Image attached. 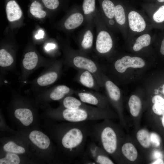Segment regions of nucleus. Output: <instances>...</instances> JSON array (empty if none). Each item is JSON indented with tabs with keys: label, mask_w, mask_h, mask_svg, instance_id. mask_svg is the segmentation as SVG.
<instances>
[{
	"label": "nucleus",
	"mask_w": 164,
	"mask_h": 164,
	"mask_svg": "<svg viewBox=\"0 0 164 164\" xmlns=\"http://www.w3.org/2000/svg\"><path fill=\"white\" fill-rule=\"evenodd\" d=\"M107 121L91 124L89 137L107 154L114 155L117 151L118 135L115 128Z\"/></svg>",
	"instance_id": "obj_1"
},
{
	"label": "nucleus",
	"mask_w": 164,
	"mask_h": 164,
	"mask_svg": "<svg viewBox=\"0 0 164 164\" xmlns=\"http://www.w3.org/2000/svg\"><path fill=\"white\" fill-rule=\"evenodd\" d=\"M111 115L105 109L92 106L86 108L70 109L64 108L61 111L62 117L72 122L106 119L112 117Z\"/></svg>",
	"instance_id": "obj_2"
},
{
	"label": "nucleus",
	"mask_w": 164,
	"mask_h": 164,
	"mask_svg": "<svg viewBox=\"0 0 164 164\" xmlns=\"http://www.w3.org/2000/svg\"><path fill=\"white\" fill-rule=\"evenodd\" d=\"M70 65L78 70H87L92 73L100 87L104 85V77L99 66L92 60L82 55L74 54L69 61Z\"/></svg>",
	"instance_id": "obj_3"
},
{
	"label": "nucleus",
	"mask_w": 164,
	"mask_h": 164,
	"mask_svg": "<svg viewBox=\"0 0 164 164\" xmlns=\"http://www.w3.org/2000/svg\"><path fill=\"white\" fill-rule=\"evenodd\" d=\"M84 153L96 164H113L114 163L101 147L92 141L87 143Z\"/></svg>",
	"instance_id": "obj_4"
},
{
	"label": "nucleus",
	"mask_w": 164,
	"mask_h": 164,
	"mask_svg": "<svg viewBox=\"0 0 164 164\" xmlns=\"http://www.w3.org/2000/svg\"><path fill=\"white\" fill-rule=\"evenodd\" d=\"M83 102L97 108L104 109L106 101L104 97L99 93L93 91L79 90L74 93Z\"/></svg>",
	"instance_id": "obj_5"
},
{
	"label": "nucleus",
	"mask_w": 164,
	"mask_h": 164,
	"mask_svg": "<svg viewBox=\"0 0 164 164\" xmlns=\"http://www.w3.org/2000/svg\"><path fill=\"white\" fill-rule=\"evenodd\" d=\"M145 65V62L142 58L138 57H131L127 56L116 60L114 67L116 71L122 73L128 68H141L144 67Z\"/></svg>",
	"instance_id": "obj_6"
},
{
	"label": "nucleus",
	"mask_w": 164,
	"mask_h": 164,
	"mask_svg": "<svg viewBox=\"0 0 164 164\" xmlns=\"http://www.w3.org/2000/svg\"><path fill=\"white\" fill-rule=\"evenodd\" d=\"M75 79L78 83L87 88L98 91L100 87L93 74L85 70H78Z\"/></svg>",
	"instance_id": "obj_7"
},
{
	"label": "nucleus",
	"mask_w": 164,
	"mask_h": 164,
	"mask_svg": "<svg viewBox=\"0 0 164 164\" xmlns=\"http://www.w3.org/2000/svg\"><path fill=\"white\" fill-rule=\"evenodd\" d=\"M113 41L109 34L104 31L98 33L96 43V49L99 53L104 54L107 53L111 49Z\"/></svg>",
	"instance_id": "obj_8"
},
{
	"label": "nucleus",
	"mask_w": 164,
	"mask_h": 164,
	"mask_svg": "<svg viewBox=\"0 0 164 164\" xmlns=\"http://www.w3.org/2000/svg\"><path fill=\"white\" fill-rule=\"evenodd\" d=\"M128 19L130 28L132 31L140 32L145 29V21L137 12L134 11L130 12L128 15Z\"/></svg>",
	"instance_id": "obj_9"
},
{
	"label": "nucleus",
	"mask_w": 164,
	"mask_h": 164,
	"mask_svg": "<svg viewBox=\"0 0 164 164\" xmlns=\"http://www.w3.org/2000/svg\"><path fill=\"white\" fill-rule=\"evenodd\" d=\"M30 140L36 146L42 149H46L49 146L50 141L49 138L41 132L34 130L29 135Z\"/></svg>",
	"instance_id": "obj_10"
},
{
	"label": "nucleus",
	"mask_w": 164,
	"mask_h": 164,
	"mask_svg": "<svg viewBox=\"0 0 164 164\" xmlns=\"http://www.w3.org/2000/svg\"><path fill=\"white\" fill-rule=\"evenodd\" d=\"M6 10L7 19L10 22L19 19L22 15L20 8L14 0L10 1L7 3Z\"/></svg>",
	"instance_id": "obj_11"
},
{
	"label": "nucleus",
	"mask_w": 164,
	"mask_h": 164,
	"mask_svg": "<svg viewBox=\"0 0 164 164\" xmlns=\"http://www.w3.org/2000/svg\"><path fill=\"white\" fill-rule=\"evenodd\" d=\"M75 91L65 85H59L56 87L50 93V98L53 101H58L70 95Z\"/></svg>",
	"instance_id": "obj_12"
},
{
	"label": "nucleus",
	"mask_w": 164,
	"mask_h": 164,
	"mask_svg": "<svg viewBox=\"0 0 164 164\" xmlns=\"http://www.w3.org/2000/svg\"><path fill=\"white\" fill-rule=\"evenodd\" d=\"M104 85L111 101L114 104L118 102L121 98V93L118 87L109 80L104 81Z\"/></svg>",
	"instance_id": "obj_13"
},
{
	"label": "nucleus",
	"mask_w": 164,
	"mask_h": 164,
	"mask_svg": "<svg viewBox=\"0 0 164 164\" xmlns=\"http://www.w3.org/2000/svg\"><path fill=\"white\" fill-rule=\"evenodd\" d=\"M62 104L64 108L70 109L86 108L91 106L83 102L80 100L70 95L64 98Z\"/></svg>",
	"instance_id": "obj_14"
},
{
	"label": "nucleus",
	"mask_w": 164,
	"mask_h": 164,
	"mask_svg": "<svg viewBox=\"0 0 164 164\" xmlns=\"http://www.w3.org/2000/svg\"><path fill=\"white\" fill-rule=\"evenodd\" d=\"M16 118L24 125L28 126L32 122L33 115L32 111L27 108H19L14 112Z\"/></svg>",
	"instance_id": "obj_15"
},
{
	"label": "nucleus",
	"mask_w": 164,
	"mask_h": 164,
	"mask_svg": "<svg viewBox=\"0 0 164 164\" xmlns=\"http://www.w3.org/2000/svg\"><path fill=\"white\" fill-rule=\"evenodd\" d=\"M83 20L84 17L81 13H74L66 20L64 23V26L67 29H73L79 26Z\"/></svg>",
	"instance_id": "obj_16"
},
{
	"label": "nucleus",
	"mask_w": 164,
	"mask_h": 164,
	"mask_svg": "<svg viewBox=\"0 0 164 164\" xmlns=\"http://www.w3.org/2000/svg\"><path fill=\"white\" fill-rule=\"evenodd\" d=\"M123 155L128 160L133 162L137 158L138 153L134 145L130 143L123 144L121 148Z\"/></svg>",
	"instance_id": "obj_17"
},
{
	"label": "nucleus",
	"mask_w": 164,
	"mask_h": 164,
	"mask_svg": "<svg viewBox=\"0 0 164 164\" xmlns=\"http://www.w3.org/2000/svg\"><path fill=\"white\" fill-rule=\"evenodd\" d=\"M38 56L35 52H30L26 53L22 61L24 68L27 70H31L36 66Z\"/></svg>",
	"instance_id": "obj_18"
},
{
	"label": "nucleus",
	"mask_w": 164,
	"mask_h": 164,
	"mask_svg": "<svg viewBox=\"0 0 164 164\" xmlns=\"http://www.w3.org/2000/svg\"><path fill=\"white\" fill-rule=\"evenodd\" d=\"M58 77V71H51L39 77L37 79V83L39 85L42 86L50 85L55 82Z\"/></svg>",
	"instance_id": "obj_19"
},
{
	"label": "nucleus",
	"mask_w": 164,
	"mask_h": 164,
	"mask_svg": "<svg viewBox=\"0 0 164 164\" xmlns=\"http://www.w3.org/2000/svg\"><path fill=\"white\" fill-rule=\"evenodd\" d=\"M128 104L132 115L134 117L138 116L142 107L141 101L140 98L136 95H132L129 99Z\"/></svg>",
	"instance_id": "obj_20"
},
{
	"label": "nucleus",
	"mask_w": 164,
	"mask_h": 164,
	"mask_svg": "<svg viewBox=\"0 0 164 164\" xmlns=\"http://www.w3.org/2000/svg\"><path fill=\"white\" fill-rule=\"evenodd\" d=\"M137 139L140 144L144 148H149L151 145L150 134L146 130L141 129L136 134Z\"/></svg>",
	"instance_id": "obj_21"
},
{
	"label": "nucleus",
	"mask_w": 164,
	"mask_h": 164,
	"mask_svg": "<svg viewBox=\"0 0 164 164\" xmlns=\"http://www.w3.org/2000/svg\"><path fill=\"white\" fill-rule=\"evenodd\" d=\"M154 104L152 109L154 112L159 115H163L164 114V99L161 96L156 95L152 99Z\"/></svg>",
	"instance_id": "obj_22"
},
{
	"label": "nucleus",
	"mask_w": 164,
	"mask_h": 164,
	"mask_svg": "<svg viewBox=\"0 0 164 164\" xmlns=\"http://www.w3.org/2000/svg\"><path fill=\"white\" fill-rule=\"evenodd\" d=\"M151 42V36L148 34H143L136 40L133 46V50L135 51L141 50L143 47L148 46Z\"/></svg>",
	"instance_id": "obj_23"
},
{
	"label": "nucleus",
	"mask_w": 164,
	"mask_h": 164,
	"mask_svg": "<svg viewBox=\"0 0 164 164\" xmlns=\"http://www.w3.org/2000/svg\"><path fill=\"white\" fill-rule=\"evenodd\" d=\"M30 11L34 16L38 18H43L46 15V12L42 9L41 4L36 1H34L31 4Z\"/></svg>",
	"instance_id": "obj_24"
},
{
	"label": "nucleus",
	"mask_w": 164,
	"mask_h": 164,
	"mask_svg": "<svg viewBox=\"0 0 164 164\" xmlns=\"http://www.w3.org/2000/svg\"><path fill=\"white\" fill-rule=\"evenodd\" d=\"M13 62L11 55L4 49L0 50V65L2 67H6L11 65Z\"/></svg>",
	"instance_id": "obj_25"
},
{
	"label": "nucleus",
	"mask_w": 164,
	"mask_h": 164,
	"mask_svg": "<svg viewBox=\"0 0 164 164\" xmlns=\"http://www.w3.org/2000/svg\"><path fill=\"white\" fill-rule=\"evenodd\" d=\"M102 7L104 13L108 18L112 19L113 18L115 7L111 1L109 0H104L102 3Z\"/></svg>",
	"instance_id": "obj_26"
},
{
	"label": "nucleus",
	"mask_w": 164,
	"mask_h": 164,
	"mask_svg": "<svg viewBox=\"0 0 164 164\" xmlns=\"http://www.w3.org/2000/svg\"><path fill=\"white\" fill-rule=\"evenodd\" d=\"M3 149L6 152L17 154L23 153L25 151L23 147L17 145L12 141L9 142L5 144Z\"/></svg>",
	"instance_id": "obj_27"
},
{
	"label": "nucleus",
	"mask_w": 164,
	"mask_h": 164,
	"mask_svg": "<svg viewBox=\"0 0 164 164\" xmlns=\"http://www.w3.org/2000/svg\"><path fill=\"white\" fill-rule=\"evenodd\" d=\"M93 43V35L90 30L86 32L84 34L81 45L84 50H87L92 46Z\"/></svg>",
	"instance_id": "obj_28"
},
{
	"label": "nucleus",
	"mask_w": 164,
	"mask_h": 164,
	"mask_svg": "<svg viewBox=\"0 0 164 164\" xmlns=\"http://www.w3.org/2000/svg\"><path fill=\"white\" fill-rule=\"evenodd\" d=\"M20 159L19 157L14 153L9 152L5 157L0 159V164H18Z\"/></svg>",
	"instance_id": "obj_29"
},
{
	"label": "nucleus",
	"mask_w": 164,
	"mask_h": 164,
	"mask_svg": "<svg viewBox=\"0 0 164 164\" xmlns=\"http://www.w3.org/2000/svg\"><path fill=\"white\" fill-rule=\"evenodd\" d=\"M114 16L116 22L120 25L124 24L125 21L124 9L121 5H118L115 7Z\"/></svg>",
	"instance_id": "obj_30"
},
{
	"label": "nucleus",
	"mask_w": 164,
	"mask_h": 164,
	"mask_svg": "<svg viewBox=\"0 0 164 164\" xmlns=\"http://www.w3.org/2000/svg\"><path fill=\"white\" fill-rule=\"evenodd\" d=\"M82 8L85 15L93 12L95 8V0H84Z\"/></svg>",
	"instance_id": "obj_31"
},
{
	"label": "nucleus",
	"mask_w": 164,
	"mask_h": 164,
	"mask_svg": "<svg viewBox=\"0 0 164 164\" xmlns=\"http://www.w3.org/2000/svg\"><path fill=\"white\" fill-rule=\"evenodd\" d=\"M154 20L157 23L164 21V5L161 6L153 15Z\"/></svg>",
	"instance_id": "obj_32"
},
{
	"label": "nucleus",
	"mask_w": 164,
	"mask_h": 164,
	"mask_svg": "<svg viewBox=\"0 0 164 164\" xmlns=\"http://www.w3.org/2000/svg\"><path fill=\"white\" fill-rule=\"evenodd\" d=\"M45 6L50 9L57 8L59 4L58 0H42Z\"/></svg>",
	"instance_id": "obj_33"
},
{
	"label": "nucleus",
	"mask_w": 164,
	"mask_h": 164,
	"mask_svg": "<svg viewBox=\"0 0 164 164\" xmlns=\"http://www.w3.org/2000/svg\"><path fill=\"white\" fill-rule=\"evenodd\" d=\"M151 143L155 147L159 146L160 144V139L159 136L156 133H152L150 134Z\"/></svg>",
	"instance_id": "obj_34"
},
{
	"label": "nucleus",
	"mask_w": 164,
	"mask_h": 164,
	"mask_svg": "<svg viewBox=\"0 0 164 164\" xmlns=\"http://www.w3.org/2000/svg\"><path fill=\"white\" fill-rule=\"evenodd\" d=\"M56 47V45L55 44L53 43H48L46 44L45 47V49L46 51H49L55 48Z\"/></svg>",
	"instance_id": "obj_35"
},
{
	"label": "nucleus",
	"mask_w": 164,
	"mask_h": 164,
	"mask_svg": "<svg viewBox=\"0 0 164 164\" xmlns=\"http://www.w3.org/2000/svg\"><path fill=\"white\" fill-rule=\"evenodd\" d=\"M44 36V32L43 30H39L38 31V34L35 36V38L36 39H43Z\"/></svg>",
	"instance_id": "obj_36"
},
{
	"label": "nucleus",
	"mask_w": 164,
	"mask_h": 164,
	"mask_svg": "<svg viewBox=\"0 0 164 164\" xmlns=\"http://www.w3.org/2000/svg\"><path fill=\"white\" fill-rule=\"evenodd\" d=\"M152 164H163L164 162L163 160L160 158L158 159L157 160L152 162Z\"/></svg>",
	"instance_id": "obj_37"
},
{
	"label": "nucleus",
	"mask_w": 164,
	"mask_h": 164,
	"mask_svg": "<svg viewBox=\"0 0 164 164\" xmlns=\"http://www.w3.org/2000/svg\"><path fill=\"white\" fill-rule=\"evenodd\" d=\"M160 52L162 55H164V38L162 42Z\"/></svg>",
	"instance_id": "obj_38"
},
{
	"label": "nucleus",
	"mask_w": 164,
	"mask_h": 164,
	"mask_svg": "<svg viewBox=\"0 0 164 164\" xmlns=\"http://www.w3.org/2000/svg\"><path fill=\"white\" fill-rule=\"evenodd\" d=\"M160 155H161L160 153L158 152H155L154 154L155 157L157 158H158V159H159L158 158L160 156Z\"/></svg>",
	"instance_id": "obj_39"
},
{
	"label": "nucleus",
	"mask_w": 164,
	"mask_h": 164,
	"mask_svg": "<svg viewBox=\"0 0 164 164\" xmlns=\"http://www.w3.org/2000/svg\"><path fill=\"white\" fill-rule=\"evenodd\" d=\"M109 23L111 25H113L114 24V21L112 19H110L109 21Z\"/></svg>",
	"instance_id": "obj_40"
},
{
	"label": "nucleus",
	"mask_w": 164,
	"mask_h": 164,
	"mask_svg": "<svg viewBox=\"0 0 164 164\" xmlns=\"http://www.w3.org/2000/svg\"><path fill=\"white\" fill-rule=\"evenodd\" d=\"M162 123L163 126L164 127V114L163 115V117L162 118Z\"/></svg>",
	"instance_id": "obj_41"
},
{
	"label": "nucleus",
	"mask_w": 164,
	"mask_h": 164,
	"mask_svg": "<svg viewBox=\"0 0 164 164\" xmlns=\"http://www.w3.org/2000/svg\"><path fill=\"white\" fill-rule=\"evenodd\" d=\"M159 2H164V0H157Z\"/></svg>",
	"instance_id": "obj_42"
},
{
	"label": "nucleus",
	"mask_w": 164,
	"mask_h": 164,
	"mask_svg": "<svg viewBox=\"0 0 164 164\" xmlns=\"http://www.w3.org/2000/svg\"><path fill=\"white\" fill-rule=\"evenodd\" d=\"M162 92L164 94V85L163 87V89H162Z\"/></svg>",
	"instance_id": "obj_43"
}]
</instances>
